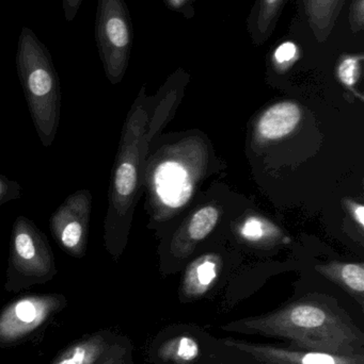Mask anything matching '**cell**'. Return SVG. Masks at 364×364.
<instances>
[{
	"mask_svg": "<svg viewBox=\"0 0 364 364\" xmlns=\"http://www.w3.org/2000/svg\"><path fill=\"white\" fill-rule=\"evenodd\" d=\"M224 331L282 338L301 350L338 355L363 354L364 335L338 307L316 301H296L264 316L229 323Z\"/></svg>",
	"mask_w": 364,
	"mask_h": 364,
	"instance_id": "cell-1",
	"label": "cell"
},
{
	"mask_svg": "<svg viewBox=\"0 0 364 364\" xmlns=\"http://www.w3.org/2000/svg\"><path fill=\"white\" fill-rule=\"evenodd\" d=\"M16 68L36 134L49 149L59 127L61 85L51 53L28 27L19 34Z\"/></svg>",
	"mask_w": 364,
	"mask_h": 364,
	"instance_id": "cell-2",
	"label": "cell"
},
{
	"mask_svg": "<svg viewBox=\"0 0 364 364\" xmlns=\"http://www.w3.org/2000/svg\"><path fill=\"white\" fill-rule=\"evenodd\" d=\"M145 114L141 105L130 112L111 175L108 211L104 220V243L109 254L115 259L125 241L126 227L138 188Z\"/></svg>",
	"mask_w": 364,
	"mask_h": 364,
	"instance_id": "cell-3",
	"label": "cell"
},
{
	"mask_svg": "<svg viewBox=\"0 0 364 364\" xmlns=\"http://www.w3.org/2000/svg\"><path fill=\"white\" fill-rule=\"evenodd\" d=\"M57 273L55 255L46 235L27 216H17L11 231L6 290L19 292L34 284H46Z\"/></svg>",
	"mask_w": 364,
	"mask_h": 364,
	"instance_id": "cell-4",
	"label": "cell"
},
{
	"mask_svg": "<svg viewBox=\"0 0 364 364\" xmlns=\"http://www.w3.org/2000/svg\"><path fill=\"white\" fill-rule=\"evenodd\" d=\"M95 40L105 74L111 85L121 82L130 62L132 26L124 0H98Z\"/></svg>",
	"mask_w": 364,
	"mask_h": 364,
	"instance_id": "cell-5",
	"label": "cell"
},
{
	"mask_svg": "<svg viewBox=\"0 0 364 364\" xmlns=\"http://www.w3.org/2000/svg\"><path fill=\"white\" fill-rule=\"evenodd\" d=\"M68 301L59 293L27 294L17 297L0 311V346H15L36 333Z\"/></svg>",
	"mask_w": 364,
	"mask_h": 364,
	"instance_id": "cell-6",
	"label": "cell"
},
{
	"mask_svg": "<svg viewBox=\"0 0 364 364\" xmlns=\"http://www.w3.org/2000/svg\"><path fill=\"white\" fill-rule=\"evenodd\" d=\"M91 210V192L83 188L66 197L49 218L56 243L73 258L81 259L87 254Z\"/></svg>",
	"mask_w": 364,
	"mask_h": 364,
	"instance_id": "cell-7",
	"label": "cell"
},
{
	"mask_svg": "<svg viewBox=\"0 0 364 364\" xmlns=\"http://www.w3.org/2000/svg\"><path fill=\"white\" fill-rule=\"evenodd\" d=\"M222 343L265 364H364V354H331L271 344L250 343L232 338L222 340Z\"/></svg>",
	"mask_w": 364,
	"mask_h": 364,
	"instance_id": "cell-8",
	"label": "cell"
},
{
	"mask_svg": "<svg viewBox=\"0 0 364 364\" xmlns=\"http://www.w3.org/2000/svg\"><path fill=\"white\" fill-rule=\"evenodd\" d=\"M153 186L160 200L172 208L182 207L192 196V181L177 162L160 164L154 171Z\"/></svg>",
	"mask_w": 364,
	"mask_h": 364,
	"instance_id": "cell-9",
	"label": "cell"
},
{
	"mask_svg": "<svg viewBox=\"0 0 364 364\" xmlns=\"http://www.w3.org/2000/svg\"><path fill=\"white\" fill-rule=\"evenodd\" d=\"M117 342L107 331L91 333L71 344L51 364H98Z\"/></svg>",
	"mask_w": 364,
	"mask_h": 364,
	"instance_id": "cell-10",
	"label": "cell"
},
{
	"mask_svg": "<svg viewBox=\"0 0 364 364\" xmlns=\"http://www.w3.org/2000/svg\"><path fill=\"white\" fill-rule=\"evenodd\" d=\"M301 109L294 102H281L269 108L259 123L261 136L275 140L291 134L301 121Z\"/></svg>",
	"mask_w": 364,
	"mask_h": 364,
	"instance_id": "cell-11",
	"label": "cell"
},
{
	"mask_svg": "<svg viewBox=\"0 0 364 364\" xmlns=\"http://www.w3.org/2000/svg\"><path fill=\"white\" fill-rule=\"evenodd\" d=\"M286 0H256L248 17L247 27L254 45L271 38Z\"/></svg>",
	"mask_w": 364,
	"mask_h": 364,
	"instance_id": "cell-12",
	"label": "cell"
},
{
	"mask_svg": "<svg viewBox=\"0 0 364 364\" xmlns=\"http://www.w3.org/2000/svg\"><path fill=\"white\" fill-rule=\"evenodd\" d=\"M303 12L318 42H325L337 23L338 0H301Z\"/></svg>",
	"mask_w": 364,
	"mask_h": 364,
	"instance_id": "cell-13",
	"label": "cell"
},
{
	"mask_svg": "<svg viewBox=\"0 0 364 364\" xmlns=\"http://www.w3.org/2000/svg\"><path fill=\"white\" fill-rule=\"evenodd\" d=\"M201 348L194 338L177 336L164 342L158 350V357L162 361L172 364H192L200 357Z\"/></svg>",
	"mask_w": 364,
	"mask_h": 364,
	"instance_id": "cell-14",
	"label": "cell"
},
{
	"mask_svg": "<svg viewBox=\"0 0 364 364\" xmlns=\"http://www.w3.org/2000/svg\"><path fill=\"white\" fill-rule=\"evenodd\" d=\"M217 278V265L209 259L194 264L188 271L184 282V294L190 299L203 296Z\"/></svg>",
	"mask_w": 364,
	"mask_h": 364,
	"instance_id": "cell-15",
	"label": "cell"
},
{
	"mask_svg": "<svg viewBox=\"0 0 364 364\" xmlns=\"http://www.w3.org/2000/svg\"><path fill=\"white\" fill-rule=\"evenodd\" d=\"M327 275L344 287L363 306L364 269L361 264H345L327 271Z\"/></svg>",
	"mask_w": 364,
	"mask_h": 364,
	"instance_id": "cell-16",
	"label": "cell"
},
{
	"mask_svg": "<svg viewBox=\"0 0 364 364\" xmlns=\"http://www.w3.org/2000/svg\"><path fill=\"white\" fill-rule=\"evenodd\" d=\"M219 212L216 208L205 207L199 210L190 220L188 232L194 241L204 239L217 224Z\"/></svg>",
	"mask_w": 364,
	"mask_h": 364,
	"instance_id": "cell-17",
	"label": "cell"
},
{
	"mask_svg": "<svg viewBox=\"0 0 364 364\" xmlns=\"http://www.w3.org/2000/svg\"><path fill=\"white\" fill-rule=\"evenodd\" d=\"M363 55H346L338 66V76L346 87H353L360 77Z\"/></svg>",
	"mask_w": 364,
	"mask_h": 364,
	"instance_id": "cell-18",
	"label": "cell"
},
{
	"mask_svg": "<svg viewBox=\"0 0 364 364\" xmlns=\"http://www.w3.org/2000/svg\"><path fill=\"white\" fill-rule=\"evenodd\" d=\"M21 186L19 182L11 181L4 175L0 174V205L21 198Z\"/></svg>",
	"mask_w": 364,
	"mask_h": 364,
	"instance_id": "cell-19",
	"label": "cell"
},
{
	"mask_svg": "<svg viewBox=\"0 0 364 364\" xmlns=\"http://www.w3.org/2000/svg\"><path fill=\"white\" fill-rule=\"evenodd\" d=\"M297 55H298V48H297L296 44L292 42H284L276 49L274 59L277 65L286 68L295 62Z\"/></svg>",
	"mask_w": 364,
	"mask_h": 364,
	"instance_id": "cell-20",
	"label": "cell"
},
{
	"mask_svg": "<svg viewBox=\"0 0 364 364\" xmlns=\"http://www.w3.org/2000/svg\"><path fill=\"white\" fill-rule=\"evenodd\" d=\"M350 29L354 33L363 31L364 0H353L350 8Z\"/></svg>",
	"mask_w": 364,
	"mask_h": 364,
	"instance_id": "cell-21",
	"label": "cell"
},
{
	"mask_svg": "<svg viewBox=\"0 0 364 364\" xmlns=\"http://www.w3.org/2000/svg\"><path fill=\"white\" fill-rule=\"evenodd\" d=\"M126 348L119 341L98 364H125Z\"/></svg>",
	"mask_w": 364,
	"mask_h": 364,
	"instance_id": "cell-22",
	"label": "cell"
},
{
	"mask_svg": "<svg viewBox=\"0 0 364 364\" xmlns=\"http://www.w3.org/2000/svg\"><path fill=\"white\" fill-rule=\"evenodd\" d=\"M243 235L249 240H258L263 235L262 223L256 218H249L243 228Z\"/></svg>",
	"mask_w": 364,
	"mask_h": 364,
	"instance_id": "cell-23",
	"label": "cell"
},
{
	"mask_svg": "<svg viewBox=\"0 0 364 364\" xmlns=\"http://www.w3.org/2000/svg\"><path fill=\"white\" fill-rule=\"evenodd\" d=\"M83 0H62L64 17L66 21H72L76 17Z\"/></svg>",
	"mask_w": 364,
	"mask_h": 364,
	"instance_id": "cell-24",
	"label": "cell"
},
{
	"mask_svg": "<svg viewBox=\"0 0 364 364\" xmlns=\"http://www.w3.org/2000/svg\"><path fill=\"white\" fill-rule=\"evenodd\" d=\"M165 2L171 10L183 13L184 15L189 17L188 11H192V4H194V0H165Z\"/></svg>",
	"mask_w": 364,
	"mask_h": 364,
	"instance_id": "cell-25",
	"label": "cell"
},
{
	"mask_svg": "<svg viewBox=\"0 0 364 364\" xmlns=\"http://www.w3.org/2000/svg\"><path fill=\"white\" fill-rule=\"evenodd\" d=\"M355 215H356L357 220L361 226L364 225V208L363 205H358L355 207Z\"/></svg>",
	"mask_w": 364,
	"mask_h": 364,
	"instance_id": "cell-26",
	"label": "cell"
},
{
	"mask_svg": "<svg viewBox=\"0 0 364 364\" xmlns=\"http://www.w3.org/2000/svg\"><path fill=\"white\" fill-rule=\"evenodd\" d=\"M346 0H338V15L341 14L342 10H343L344 6H345Z\"/></svg>",
	"mask_w": 364,
	"mask_h": 364,
	"instance_id": "cell-27",
	"label": "cell"
}]
</instances>
